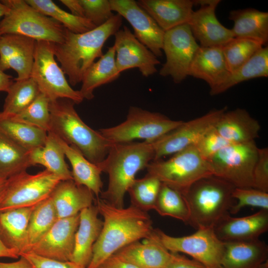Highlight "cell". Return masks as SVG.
<instances>
[{
    "mask_svg": "<svg viewBox=\"0 0 268 268\" xmlns=\"http://www.w3.org/2000/svg\"><path fill=\"white\" fill-rule=\"evenodd\" d=\"M8 179H4L0 177V204L2 202L6 190Z\"/></svg>",
    "mask_w": 268,
    "mask_h": 268,
    "instance_id": "11a10c76",
    "label": "cell"
},
{
    "mask_svg": "<svg viewBox=\"0 0 268 268\" xmlns=\"http://www.w3.org/2000/svg\"><path fill=\"white\" fill-rule=\"evenodd\" d=\"M154 158L151 143L146 141L113 144L105 159L97 165L108 175L107 189L101 198L118 208L124 207V197L141 170Z\"/></svg>",
    "mask_w": 268,
    "mask_h": 268,
    "instance_id": "3957f363",
    "label": "cell"
},
{
    "mask_svg": "<svg viewBox=\"0 0 268 268\" xmlns=\"http://www.w3.org/2000/svg\"><path fill=\"white\" fill-rule=\"evenodd\" d=\"M74 104L67 99L50 102L48 132L73 145L89 161L98 164L105 159L113 144L81 120L74 108Z\"/></svg>",
    "mask_w": 268,
    "mask_h": 268,
    "instance_id": "277c9868",
    "label": "cell"
},
{
    "mask_svg": "<svg viewBox=\"0 0 268 268\" xmlns=\"http://www.w3.org/2000/svg\"><path fill=\"white\" fill-rule=\"evenodd\" d=\"M58 219L50 196L35 206L28 224L26 252L48 232Z\"/></svg>",
    "mask_w": 268,
    "mask_h": 268,
    "instance_id": "74e56055",
    "label": "cell"
},
{
    "mask_svg": "<svg viewBox=\"0 0 268 268\" xmlns=\"http://www.w3.org/2000/svg\"><path fill=\"white\" fill-rule=\"evenodd\" d=\"M222 268H268V247L259 239L224 242Z\"/></svg>",
    "mask_w": 268,
    "mask_h": 268,
    "instance_id": "603a6c76",
    "label": "cell"
},
{
    "mask_svg": "<svg viewBox=\"0 0 268 268\" xmlns=\"http://www.w3.org/2000/svg\"><path fill=\"white\" fill-rule=\"evenodd\" d=\"M263 47L260 43L244 38H233L222 46L224 57L230 73L247 62Z\"/></svg>",
    "mask_w": 268,
    "mask_h": 268,
    "instance_id": "60d3db41",
    "label": "cell"
},
{
    "mask_svg": "<svg viewBox=\"0 0 268 268\" xmlns=\"http://www.w3.org/2000/svg\"><path fill=\"white\" fill-rule=\"evenodd\" d=\"M93 193L87 187L78 185L73 180L61 181L50 197L59 218L76 215L93 204Z\"/></svg>",
    "mask_w": 268,
    "mask_h": 268,
    "instance_id": "4316f807",
    "label": "cell"
},
{
    "mask_svg": "<svg viewBox=\"0 0 268 268\" xmlns=\"http://www.w3.org/2000/svg\"><path fill=\"white\" fill-rule=\"evenodd\" d=\"M146 169L147 174L182 195L198 180L213 175L209 162L201 156L195 145L173 154L166 160L152 161Z\"/></svg>",
    "mask_w": 268,
    "mask_h": 268,
    "instance_id": "52a82bcc",
    "label": "cell"
},
{
    "mask_svg": "<svg viewBox=\"0 0 268 268\" xmlns=\"http://www.w3.org/2000/svg\"><path fill=\"white\" fill-rule=\"evenodd\" d=\"M232 197L237 200L230 210L231 214H236L245 206L259 207L268 210V193L254 188H235Z\"/></svg>",
    "mask_w": 268,
    "mask_h": 268,
    "instance_id": "7bdbcfd3",
    "label": "cell"
},
{
    "mask_svg": "<svg viewBox=\"0 0 268 268\" xmlns=\"http://www.w3.org/2000/svg\"><path fill=\"white\" fill-rule=\"evenodd\" d=\"M154 209L161 216H170L188 224L189 211L180 192L162 183Z\"/></svg>",
    "mask_w": 268,
    "mask_h": 268,
    "instance_id": "f35d334b",
    "label": "cell"
},
{
    "mask_svg": "<svg viewBox=\"0 0 268 268\" xmlns=\"http://www.w3.org/2000/svg\"><path fill=\"white\" fill-rule=\"evenodd\" d=\"M8 11V7L1 2V1H0V17H3L4 15ZM1 35L0 33V38L1 37Z\"/></svg>",
    "mask_w": 268,
    "mask_h": 268,
    "instance_id": "9f6ffc18",
    "label": "cell"
},
{
    "mask_svg": "<svg viewBox=\"0 0 268 268\" xmlns=\"http://www.w3.org/2000/svg\"><path fill=\"white\" fill-rule=\"evenodd\" d=\"M34 207L0 211V237L6 246L20 255L27 251L28 224Z\"/></svg>",
    "mask_w": 268,
    "mask_h": 268,
    "instance_id": "83f0119b",
    "label": "cell"
},
{
    "mask_svg": "<svg viewBox=\"0 0 268 268\" xmlns=\"http://www.w3.org/2000/svg\"><path fill=\"white\" fill-rule=\"evenodd\" d=\"M33 268H86L72 261H62L45 258L32 252L21 254Z\"/></svg>",
    "mask_w": 268,
    "mask_h": 268,
    "instance_id": "7dc6e473",
    "label": "cell"
},
{
    "mask_svg": "<svg viewBox=\"0 0 268 268\" xmlns=\"http://www.w3.org/2000/svg\"><path fill=\"white\" fill-rule=\"evenodd\" d=\"M54 134L71 164L73 181L78 185L87 187L98 198L103 187L101 179L102 172L100 167L89 161L75 146L68 144Z\"/></svg>",
    "mask_w": 268,
    "mask_h": 268,
    "instance_id": "f546056e",
    "label": "cell"
},
{
    "mask_svg": "<svg viewBox=\"0 0 268 268\" xmlns=\"http://www.w3.org/2000/svg\"><path fill=\"white\" fill-rule=\"evenodd\" d=\"M183 122L172 120L159 113L131 106L125 121L98 131L113 144L130 142L137 139L151 143L177 128Z\"/></svg>",
    "mask_w": 268,
    "mask_h": 268,
    "instance_id": "ba28073f",
    "label": "cell"
},
{
    "mask_svg": "<svg viewBox=\"0 0 268 268\" xmlns=\"http://www.w3.org/2000/svg\"><path fill=\"white\" fill-rule=\"evenodd\" d=\"M1 1L8 7L7 12L0 21L1 35L17 34L55 44L64 41L66 28L34 8L25 0Z\"/></svg>",
    "mask_w": 268,
    "mask_h": 268,
    "instance_id": "8992f818",
    "label": "cell"
},
{
    "mask_svg": "<svg viewBox=\"0 0 268 268\" xmlns=\"http://www.w3.org/2000/svg\"><path fill=\"white\" fill-rule=\"evenodd\" d=\"M161 185L157 178L147 174L135 179L127 191L131 204L146 212L154 209Z\"/></svg>",
    "mask_w": 268,
    "mask_h": 268,
    "instance_id": "ab89813d",
    "label": "cell"
},
{
    "mask_svg": "<svg viewBox=\"0 0 268 268\" xmlns=\"http://www.w3.org/2000/svg\"><path fill=\"white\" fill-rule=\"evenodd\" d=\"M222 242L250 241L259 237L268 230V210L246 216L234 217L227 214L213 228Z\"/></svg>",
    "mask_w": 268,
    "mask_h": 268,
    "instance_id": "ffe728a7",
    "label": "cell"
},
{
    "mask_svg": "<svg viewBox=\"0 0 268 268\" xmlns=\"http://www.w3.org/2000/svg\"><path fill=\"white\" fill-rule=\"evenodd\" d=\"M79 223V213L59 218L48 232L27 252L45 258L70 261L74 246L75 234Z\"/></svg>",
    "mask_w": 268,
    "mask_h": 268,
    "instance_id": "e0dca14e",
    "label": "cell"
},
{
    "mask_svg": "<svg viewBox=\"0 0 268 268\" xmlns=\"http://www.w3.org/2000/svg\"><path fill=\"white\" fill-rule=\"evenodd\" d=\"M20 257V255L18 252L6 246L0 237V258L18 259Z\"/></svg>",
    "mask_w": 268,
    "mask_h": 268,
    "instance_id": "f5cc1de1",
    "label": "cell"
},
{
    "mask_svg": "<svg viewBox=\"0 0 268 268\" xmlns=\"http://www.w3.org/2000/svg\"><path fill=\"white\" fill-rule=\"evenodd\" d=\"M235 187L227 181L210 176L193 184L182 195L189 211L188 224L196 229L213 228L233 205Z\"/></svg>",
    "mask_w": 268,
    "mask_h": 268,
    "instance_id": "5b68a950",
    "label": "cell"
},
{
    "mask_svg": "<svg viewBox=\"0 0 268 268\" xmlns=\"http://www.w3.org/2000/svg\"><path fill=\"white\" fill-rule=\"evenodd\" d=\"M79 2L85 18L96 27L103 25L114 15L108 0H79Z\"/></svg>",
    "mask_w": 268,
    "mask_h": 268,
    "instance_id": "ee69618b",
    "label": "cell"
},
{
    "mask_svg": "<svg viewBox=\"0 0 268 268\" xmlns=\"http://www.w3.org/2000/svg\"><path fill=\"white\" fill-rule=\"evenodd\" d=\"M61 179L47 170L35 174L26 171L8 179L0 211L35 206L48 198Z\"/></svg>",
    "mask_w": 268,
    "mask_h": 268,
    "instance_id": "8fae6325",
    "label": "cell"
},
{
    "mask_svg": "<svg viewBox=\"0 0 268 268\" xmlns=\"http://www.w3.org/2000/svg\"><path fill=\"white\" fill-rule=\"evenodd\" d=\"M30 166V151L0 133V177L7 179Z\"/></svg>",
    "mask_w": 268,
    "mask_h": 268,
    "instance_id": "e575fe53",
    "label": "cell"
},
{
    "mask_svg": "<svg viewBox=\"0 0 268 268\" xmlns=\"http://www.w3.org/2000/svg\"><path fill=\"white\" fill-rule=\"evenodd\" d=\"M62 147L51 132L48 133L43 146L30 151L32 166L41 165L62 181L73 180Z\"/></svg>",
    "mask_w": 268,
    "mask_h": 268,
    "instance_id": "1f68e13d",
    "label": "cell"
},
{
    "mask_svg": "<svg viewBox=\"0 0 268 268\" xmlns=\"http://www.w3.org/2000/svg\"><path fill=\"white\" fill-rule=\"evenodd\" d=\"M115 254L139 268H165L172 255L160 241L155 229L142 242L132 243Z\"/></svg>",
    "mask_w": 268,
    "mask_h": 268,
    "instance_id": "44dd1931",
    "label": "cell"
},
{
    "mask_svg": "<svg viewBox=\"0 0 268 268\" xmlns=\"http://www.w3.org/2000/svg\"><path fill=\"white\" fill-rule=\"evenodd\" d=\"M138 4L164 31L188 24L193 12L194 0H139Z\"/></svg>",
    "mask_w": 268,
    "mask_h": 268,
    "instance_id": "d4e9b609",
    "label": "cell"
},
{
    "mask_svg": "<svg viewBox=\"0 0 268 268\" xmlns=\"http://www.w3.org/2000/svg\"><path fill=\"white\" fill-rule=\"evenodd\" d=\"M55 57L54 43L36 41L30 77L50 102L67 99L75 104L80 103L84 99L79 90H75L70 86Z\"/></svg>",
    "mask_w": 268,
    "mask_h": 268,
    "instance_id": "9c48e42d",
    "label": "cell"
},
{
    "mask_svg": "<svg viewBox=\"0 0 268 268\" xmlns=\"http://www.w3.org/2000/svg\"><path fill=\"white\" fill-rule=\"evenodd\" d=\"M230 73L222 46H199L191 62L188 75L205 81L210 91L219 86Z\"/></svg>",
    "mask_w": 268,
    "mask_h": 268,
    "instance_id": "7402d4cb",
    "label": "cell"
},
{
    "mask_svg": "<svg viewBox=\"0 0 268 268\" xmlns=\"http://www.w3.org/2000/svg\"><path fill=\"white\" fill-rule=\"evenodd\" d=\"M268 76V47L258 51L247 62L229 74L225 80L215 89L211 95L223 93L232 87L251 79Z\"/></svg>",
    "mask_w": 268,
    "mask_h": 268,
    "instance_id": "836d02e7",
    "label": "cell"
},
{
    "mask_svg": "<svg viewBox=\"0 0 268 268\" xmlns=\"http://www.w3.org/2000/svg\"><path fill=\"white\" fill-rule=\"evenodd\" d=\"M114 36L116 64L120 73L133 68H138L144 77L156 72V66L160 63L157 57L137 39L128 27L124 26Z\"/></svg>",
    "mask_w": 268,
    "mask_h": 268,
    "instance_id": "2e32d148",
    "label": "cell"
},
{
    "mask_svg": "<svg viewBox=\"0 0 268 268\" xmlns=\"http://www.w3.org/2000/svg\"><path fill=\"white\" fill-rule=\"evenodd\" d=\"M96 205L79 212V223L75 234L74 250L70 261L85 268L92 257L93 247L101 233L103 222L98 217Z\"/></svg>",
    "mask_w": 268,
    "mask_h": 268,
    "instance_id": "cb8c5ba5",
    "label": "cell"
},
{
    "mask_svg": "<svg viewBox=\"0 0 268 268\" xmlns=\"http://www.w3.org/2000/svg\"><path fill=\"white\" fill-rule=\"evenodd\" d=\"M253 188L268 193V148H258L253 172Z\"/></svg>",
    "mask_w": 268,
    "mask_h": 268,
    "instance_id": "bcb514c9",
    "label": "cell"
},
{
    "mask_svg": "<svg viewBox=\"0 0 268 268\" xmlns=\"http://www.w3.org/2000/svg\"><path fill=\"white\" fill-rule=\"evenodd\" d=\"M12 77L0 69V91L7 92L13 83Z\"/></svg>",
    "mask_w": 268,
    "mask_h": 268,
    "instance_id": "db71d44e",
    "label": "cell"
},
{
    "mask_svg": "<svg viewBox=\"0 0 268 268\" xmlns=\"http://www.w3.org/2000/svg\"><path fill=\"white\" fill-rule=\"evenodd\" d=\"M258 150L255 141L228 145L208 160L213 175L235 188H253V172Z\"/></svg>",
    "mask_w": 268,
    "mask_h": 268,
    "instance_id": "30bf717a",
    "label": "cell"
},
{
    "mask_svg": "<svg viewBox=\"0 0 268 268\" xmlns=\"http://www.w3.org/2000/svg\"><path fill=\"white\" fill-rule=\"evenodd\" d=\"M5 99L3 111L5 115H16L28 107L40 93L39 87L30 77L16 80L10 86Z\"/></svg>",
    "mask_w": 268,
    "mask_h": 268,
    "instance_id": "8d00e7d4",
    "label": "cell"
},
{
    "mask_svg": "<svg viewBox=\"0 0 268 268\" xmlns=\"http://www.w3.org/2000/svg\"><path fill=\"white\" fill-rule=\"evenodd\" d=\"M229 19L233 21L231 29L234 38L257 41L263 46L268 41V13L248 8L230 11Z\"/></svg>",
    "mask_w": 268,
    "mask_h": 268,
    "instance_id": "f1b7e54d",
    "label": "cell"
},
{
    "mask_svg": "<svg viewBox=\"0 0 268 268\" xmlns=\"http://www.w3.org/2000/svg\"><path fill=\"white\" fill-rule=\"evenodd\" d=\"M122 24V16L114 14L103 25L83 33H74L66 29L64 41L54 43L55 56L72 86L81 82L95 60L103 55L106 41Z\"/></svg>",
    "mask_w": 268,
    "mask_h": 268,
    "instance_id": "7a4b0ae2",
    "label": "cell"
},
{
    "mask_svg": "<svg viewBox=\"0 0 268 268\" xmlns=\"http://www.w3.org/2000/svg\"><path fill=\"white\" fill-rule=\"evenodd\" d=\"M155 231L161 243L171 253L188 255L207 268H222L224 242L217 237L213 228H200L182 237L169 235L158 229Z\"/></svg>",
    "mask_w": 268,
    "mask_h": 268,
    "instance_id": "7c38bea8",
    "label": "cell"
},
{
    "mask_svg": "<svg viewBox=\"0 0 268 268\" xmlns=\"http://www.w3.org/2000/svg\"><path fill=\"white\" fill-rule=\"evenodd\" d=\"M188 24L175 27L165 32L162 51L166 62L159 74L170 76L179 83L188 76L194 56L199 47Z\"/></svg>",
    "mask_w": 268,
    "mask_h": 268,
    "instance_id": "4fadbf2b",
    "label": "cell"
},
{
    "mask_svg": "<svg viewBox=\"0 0 268 268\" xmlns=\"http://www.w3.org/2000/svg\"><path fill=\"white\" fill-rule=\"evenodd\" d=\"M0 268H33L30 263L24 257L20 256L16 262L12 263L0 262Z\"/></svg>",
    "mask_w": 268,
    "mask_h": 268,
    "instance_id": "816d5d0a",
    "label": "cell"
},
{
    "mask_svg": "<svg viewBox=\"0 0 268 268\" xmlns=\"http://www.w3.org/2000/svg\"><path fill=\"white\" fill-rule=\"evenodd\" d=\"M49 105V99L40 92L36 99L21 112L15 115L7 116L48 133L50 127Z\"/></svg>",
    "mask_w": 268,
    "mask_h": 268,
    "instance_id": "b9f144b4",
    "label": "cell"
},
{
    "mask_svg": "<svg viewBox=\"0 0 268 268\" xmlns=\"http://www.w3.org/2000/svg\"><path fill=\"white\" fill-rule=\"evenodd\" d=\"M97 268H139L125 261L114 254L103 263Z\"/></svg>",
    "mask_w": 268,
    "mask_h": 268,
    "instance_id": "681fc988",
    "label": "cell"
},
{
    "mask_svg": "<svg viewBox=\"0 0 268 268\" xmlns=\"http://www.w3.org/2000/svg\"><path fill=\"white\" fill-rule=\"evenodd\" d=\"M215 129L231 143L255 141L259 137L261 126L245 109L225 111L216 124Z\"/></svg>",
    "mask_w": 268,
    "mask_h": 268,
    "instance_id": "484cf974",
    "label": "cell"
},
{
    "mask_svg": "<svg viewBox=\"0 0 268 268\" xmlns=\"http://www.w3.org/2000/svg\"><path fill=\"white\" fill-rule=\"evenodd\" d=\"M36 40L17 34H4L0 38V69L14 70L18 80L31 76Z\"/></svg>",
    "mask_w": 268,
    "mask_h": 268,
    "instance_id": "d6986e66",
    "label": "cell"
},
{
    "mask_svg": "<svg viewBox=\"0 0 268 268\" xmlns=\"http://www.w3.org/2000/svg\"><path fill=\"white\" fill-rule=\"evenodd\" d=\"M227 107L214 109L203 116L185 122L174 130L151 143L153 160L173 155L190 146L196 144L207 133L214 128Z\"/></svg>",
    "mask_w": 268,
    "mask_h": 268,
    "instance_id": "5bb4252c",
    "label": "cell"
},
{
    "mask_svg": "<svg viewBox=\"0 0 268 268\" xmlns=\"http://www.w3.org/2000/svg\"><path fill=\"white\" fill-rule=\"evenodd\" d=\"M112 11L131 25L134 35L156 57L162 56L165 32L153 18L134 0H109Z\"/></svg>",
    "mask_w": 268,
    "mask_h": 268,
    "instance_id": "9a60e30c",
    "label": "cell"
},
{
    "mask_svg": "<svg viewBox=\"0 0 268 268\" xmlns=\"http://www.w3.org/2000/svg\"><path fill=\"white\" fill-rule=\"evenodd\" d=\"M114 46L109 47L107 52L88 68L81 81L82 85L79 90L83 99H93V92L96 88L119 77L121 73L116 66Z\"/></svg>",
    "mask_w": 268,
    "mask_h": 268,
    "instance_id": "4dcf8cb0",
    "label": "cell"
},
{
    "mask_svg": "<svg viewBox=\"0 0 268 268\" xmlns=\"http://www.w3.org/2000/svg\"><path fill=\"white\" fill-rule=\"evenodd\" d=\"M230 144L231 143L218 134L214 128L204 134L195 146L201 156L208 161Z\"/></svg>",
    "mask_w": 268,
    "mask_h": 268,
    "instance_id": "f6af8a7d",
    "label": "cell"
},
{
    "mask_svg": "<svg viewBox=\"0 0 268 268\" xmlns=\"http://www.w3.org/2000/svg\"><path fill=\"white\" fill-rule=\"evenodd\" d=\"M219 0H194V5H200L194 11L188 22L191 32L200 43V46H223L234 38L231 29L218 21L215 14Z\"/></svg>",
    "mask_w": 268,
    "mask_h": 268,
    "instance_id": "ac0fdd59",
    "label": "cell"
},
{
    "mask_svg": "<svg viewBox=\"0 0 268 268\" xmlns=\"http://www.w3.org/2000/svg\"><path fill=\"white\" fill-rule=\"evenodd\" d=\"M60 1L70 10L72 14L85 18L84 11L79 0H60Z\"/></svg>",
    "mask_w": 268,
    "mask_h": 268,
    "instance_id": "f907efd6",
    "label": "cell"
},
{
    "mask_svg": "<svg viewBox=\"0 0 268 268\" xmlns=\"http://www.w3.org/2000/svg\"><path fill=\"white\" fill-rule=\"evenodd\" d=\"M95 201L103 224L86 268H97L118 250L147 237L154 229L147 212L131 204L126 208H118L99 197Z\"/></svg>",
    "mask_w": 268,
    "mask_h": 268,
    "instance_id": "6da1fadb",
    "label": "cell"
},
{
    "mask_svg": "<svg viewBox=\"0 0 268 268\" xmlns=\"http://www.w3.org/2000/svg\"><path fill=\"white\" fill-rule=\"evenodd\" d=\"M34 8L62 24L74 33H83L96 27L88 19L61 9L51 0H25Z\"/></svg>",
    "mask_w": 268,
    "mask_h": 268,
    "instance_id": "d590c367",
    "label": "cell"
},
{
    "mask_svg": "<svg viewBox=\"0 0 268 268\" xmlns=\"http://www.w3.org/2000/svg\"><path fill=\"white\" fill-rule=\"evenodd\" d=\"M171 253V259L165 268H207L195 260L190 259L179 253Z\"/></svg>",
    "mask_w": 268,
    "mask_h": 268,
    "instance_id": "c3c4849f",
    "label": "cell"
},
{
    "mask_svg": "<svg viewBox=\"0 0 268 268\" xmlns=\"http://www.w3.org/2000/svg\"><path fill=\"white\" fill-rule=\"evenodd\" d=\"M0 133L28 151L43 146L48 135L43 130L19 122L1 112Z\"/></svg>",
    "mask_w": 268,
    "mask_h": 268,
    "instance_id": "d6a6232c",
    "label": "cell"
}]
</instances>
